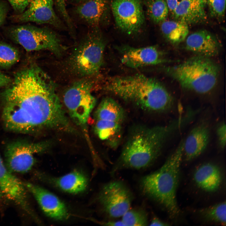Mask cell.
I'll list each match as a JSON object with an SVG mask.
<instances>
[{
    "label": "cell",
    "mask_w": 226,
    "mask_h": 226,
    "mask_svg": "<svg viewBox=\"0 0 226 226\" xmlns=\"http://www.w3.org/2000/svg\"><path fill=\"white\" fill-rule=\"evenodd\" d=\"M109 8L108 0H83L76 11L80 18L96 28L107 20Z\"/></svg>",
    "instance_id": "ac0fdd59"
},
{
    "label": "cell",
    "mask_w": 226,
    "mask_h": 226,
    "mask_svg": "<svg viewBox=\"0 0 226 226\" xmlns=\"http://www.w3.org/2000/svg\"><path fill=\"white\" fill-rule=\"evenodd\" d=\"M9 33L14 40L28 51L47 50L58 56L64 49L57 35L48 28L19 25L11 28Z\"/></svg>",
    "instance_id": "ba28073f"
},
{
    "label": "cell",
    "mask_w": 226,
    "mask_h": 226,
    "mask_svg": "<svg viewBox=\"0 0 226 226\" xmlns=\"http://www.w3.org/2000/svg\"><path fill=\"white\" fill-rule=\"evenodd\" d=\"M206 5L205 0H182L171 15L188 25L202 23L207 19Z\"/></svg>",
    "instance_id": "d6986e66"
},
{
    "label": "cell",
    "mask_w": 226,
    "mask_h": 226,
    "mask_svg": "<svg viewBox=\"0 0 226 226\" xmlns=\"http://www.w3.org/2000/svg\"><path fill=\"white\" fill-rule=\"evenodd\" d=\"M211 15L220 18L224 17L225 13L226 0H205Z\"/></svg>",
    "instance_id": "f1b7e54d"
},
{
    "label": "cell",
    "mask_w": 226,
    "mask_h": 226,
    "mask_svg": "<svg viewBox=\"0 0 226 226\" xmlns=\"http://www.w3.org/2000/svg\"><path fill=\"white\" fill-rule=\"evenodd\" d=\"M12 82L9 77L0 71V88L7 86Z\"/></svg>",
    "instance_id": "d6a6232c"
},
{
    "label": "cell",
    "mask_w": 226,
    "mask_h": 226,
    "mask_svg": "<svg viewBox=\"0 0 226 226\" xmlns=\"http://www.w3.org/2000/svg\"><path fill=\"white\" fill-rule=\"evenodd\" d=\"M94 131L101 140L105 141L111 146H115L120 138L121 123L102 120H95Z\"/></svg>",
    "instance_id": "603a6c76"
},
{
    "label": "cell",
    "mask_w": 226,
    "mask_h": 226,
    "mask_svg": "<svg viewBox=\"0 0 226 226\" xmlns=\"http://www.w3.org/2000/svg\"><path fill=\"white\" fill-rule=\"evenodd\" d=\"M184 140L158 170L145 176L140 181L146 196L163 205L172 217L180 212L176 199L180 168L183 155Z\"/></svg>",
    "instance_id": "277c9868"
},
{
    "label": "cell",
    "mask_w": 226,
    "mask_h": 226,
    "mask_svg": "<svg viewBox=\"0 0 226 226\" xmlns=\"http://www.w3.org/2000/svg\"><path fill=\"white\" fill-rule=\"evenodd\" d=\"M151 226H169L170 225L159 218L156 216H154L152 219L150 223Z\"/></svg>",
    "instance_id": "e575fe53"
},
{
    "label": "cell",
    "mask_w": 226,
    "mask_h": 226,
    "mask_svg": "<svg viewBox=\"0 0 226 226\" xmlns=\"http://www.w3.org/2000/svg\"><path fill=\"white\" fill-rule=\"evenodd\" d=\"M7 168L0 155V188L4 195L33 217L35 215L28 199L24 183Z\"/></svg>",
    "instance_id": "4fadbf2b"
},
{
    "label": "cell",
    "mask_w": 226,
    "mask_h": 226,
    "mask_svg": "<svg viewBox=\"0 0 226 226\" xmlns=\"http://www.w3.org/2000/svg\"><path fill=\"white\" fill-rule=\"evenodd\" d=\"M18 51L8 44L0 42V68H7L17 63L19 59Z\"/></svg>",
    "instance_id": "4316f807"
},
{
    "label": "cell",
    "mask_w": 226,
    "mask_h": 226,
    "mask_svg": "<svg viewBox=\"0 0 226 226\" xmlns=\"http://www.w3.org/2000/svg\"><path fill=\"white\" fill-rule=\"evenodd\" d=\"M193 180L196 185L203 190L213 192L219 188L222 176L219 167L211 163L202 164L195 170Z\"/></svg>",
    "instance_id": "ffe728a7"
},
{
    "label": "cell",
    "mask_w": 226,
    "mask_h": 226,
    "mask_svg": "<svg viewBox=\"0 0 226 226\" xmlns=\"http://www.w3.org/2000/svg\"><path fill=\"white\" fill-rule=\"evenodd\" d=\"M188 114L181 115L165 126H141L131 132L112 174L124 168L140 169L151 165L174 133L191 121Z\"/></svg>",
    "instance_id": "7a4b0ae2"
},
{
    "label": "cell",
    "mask_w": 226,
    "mask_h": 226,
    "mask_svg": "<svg viewBox=\"0 0 226 226\" xmlns=\"http://www.w3.org/2000/svg\"><path fill=\"white\" fill-rule=\"evenodd\" d=\"M185 48L198 55L210 58L218 54L221 44L211 33L205 30H201L187 36Z\"/></svg>",
    "instance_id": "2e32d148"
},
{
    "label": "cell",
    "mask_w": 226,
    "mask_h": 226,
    "mask_svg": "<svg viewBox=\"0 0 226 226\" xmlns=\"http://www.w3.org/2000/svg\"><path fill=\"white\" fill-rule=\"evenodd\" d=\"M147 14L155 24H160L166 19L169 10L165 0H144Z\"/></svg>",
    "instance_id": "d4e9b609"
},
{
    "label": "cell",
    "mask_w": 226,
    "mask_h": 226,
    "mask_svg": "<svg viewBox=\"0 0 226 226\" xmlns=\"http://www.w3.org/2000/svg\"><path fill=\"white\" fill-rule=\"evenodd\" d=\"M49 178L51 183L62 191L70 193H78L83 191L88 184L87 179L85 175L76 170L60 177Z\"/></svg>",
    "instance_id": "44dd1931"
},
{
    "label": "cell",
    "mask_w": 226,
    "mask_h": 226,
    "mask_svg": "<svg viewBox=\"0 0 226 226\" xmlns=\"http://www.w3.org/2000/svg\"><path fill=\"white\" fill-rule=\"evenodd\" d=\"M165 70L183 88L204 94L216 85L221 68L210 58L197 55Z\"/></svg>",
    "instance_id": "5b68a950"
},
{
    "label": "cell",
    "mask_w": 226,
    "mask_h": 226,
    "mask_svg": "<svg viewBox=\"0 0 226 226\" xmlns=\"http://www.w3.org/2000/svg\"><path fill=\"white\" fill-rule=\"evenodd\" d=\"M125 113L123 108L114 100L109 97L104 98L94 113L95 120H102L121 123Z\"/></svg>",
    "instance_id": "7402d4cb"
},
{
    "label": "cell",
    "mask_w": 226,
    "mask_h": 226,
    "mask_svg": "<svg viewBox=\"0 0 226 226\" xmlns=\"http://www.w3.org/2000/svg\"><path fill=\"white\" fill-rule=\"evenodd\" d=\"M226 125L223 122L218 126L216 130V134L218 144L222 148H224L226 145Z\"/></svg>",
    "instance_id": "f546056e"
},
{
    "label": "cell",
    "mask_w": 226,
    "mask_h": 226,
    "mask_svg": "<svg viewBox=\"0 0 226 226\" xmlns=\"http://www.w3.org/2000/svg\"><path fill=\"white\" fill-rule=\"evenodd\" d=\"M105 43L98 28L89 32L74 49L68 60L73 73L88 77L98 73L103 66Z\"/></svg>",
    "instance_id": "8992f818"
},
{
    "label": "cell",
    "mask_w": 226,
    "mask_h": 226,
    "mask_svg": "<svg viewBox=\"0 0 226 226\" xmlns=\"http://www.w3.org/2000/svg\"><path fill=\"white\" fill-rule=\"evenodd\" d=\"M55 83L35 64L15 73L2 94V117L8 131L32 133L45 129L71 131Z\"/></svg>",
    "instance_id": "6da1fadb"
},
{
    "label": "cell",
    "mask_w": 226,
    "mask_h": 226,
    "mask_svg": "<svg viewBox=\"0 0 226 226\" xmlns=\"http://www.w3.org/2000/svg\"><path fill=\"white\" fill-rule=\"evenodd\" d=\"M8 10L7 3L4 1H0V28L5 21Z\"/></svg>",
    "instance_id": "1f68e13d"
},
{
    "label": "cell",
    "mask_w": 226,
    "mask_h": 226,
    "mask_svg": "<svg viewBox=\"0 0 226 226\" xmlns=\"http://www.w3.org/2000/svg\"><path fill=\"white\" fill-rule=\"evenodd\" d=\"M133 196L123 182L114 181L105 184L98 195V201L103 211L109 217H122L129 209Z\"/></svg>",
    "instance_id": "9c48e42d"
},
{
    "label": "cell",
    "mask_w": 226,
    "mask_h": 226,
    "mask_svg": "<svg viewBox=\"0 0 226 226\" xmlns=\"http://www.w3.org/2000/svg\"><path fill=\"white\" fill-rule=\"evenodd\" d=\"M3 195V193L2 191V190L0 188V199H1V198L2 197Z\"/></svg>",
    "instance_id": "d590c367"
},
{
    "label": "cell",
    "mask_w": 226,
    "mask_h": 226,
    "mask_svg": "<svg viewBox=\"0 0 226 226\" xmlns=\"http://www.w3.org/2000/svg\"><path fill=\"white\" fill-rule=\"evenodd\" d=\"M121 54V61L126 66L138 68L149 66L156 65L169 60L156 46L134 47L128 45L117 47Z\"/></svg>",
    "instance_id": "7c38bea8"
},
{
    "label": "cell",
    "mask_w": 226,
    "mask_h": 226,
    "mask_svg": "<svg viewBox=\"0 0 226 226\" xmlns=\"http://www.w3.org/2000/svg\"><path fill=\"white\" fill-rule=\"evenodd\" d=\"M93 83L88 78L75 81L65 91L63 96L65 106L70 117L77 125L84 126L96 103L91 90Z\"/></svg>",
    "instance_id": "52a82bcc"
},
{
    "label": "cell",
    "mask_w": 226,
    "mask_h": 226,
    "mask_svg": "<svg viewBox=\"0 0 226 226\" xmlns=\"http://www.w3.org/2000/svg\"><path fill=\"white\" fill-rule=\"evenodd\" d=\"M14 10L20 13L24 12L28 6L30 0H8Z\"/></svg>",
    "instance_id": "4dcf8cb0"
},
{
    "label": "cell",
    "mask_w": 226,
    "mask_h": 226,
    "mask_svg": "<svg viewBox=\"0 0 226 226\" xmlns=\"http://www.w3.org/2000/svg\"><path fill=\"white\" fill-rule=\"evenodd\" d=\"M110 7L116 24L121 31L132 35L142 30L145 18L141 0H112Z\"/></svg>",
    "instance_id": "30bf717a"
},
{
    "label": "cell",
    "mask_w": 226,
    "mask_h": 226,
    "mask_svg": "<svg viewBox=\"0 0 226 226\" xmlns=\"http://www.w3.org/2000/svg\"><path fill=\"white\" fill-rule=\"evenodd\" d=\"M160 24L162 34L171 43H180L186 39L188 35V25L181 22L165 20Z\"/></svg>",
    "instance_id": "cb8c5ba5"
},
{
    "label": "cell",
    "mask_w": 226,
    "mask_h": 226,
    "mask_svg": "<svg viewBox=\"0 0 226 226\" xmlns=\"http://www.w3.org/2000/svg\"><path fill=\"white\" fill-rule=\"evenodd\" d=\"M46 143H31L23 141L8 145L5 152L6 165L12 172L24 173L30 170L35 162L34 155L44 150Z\"/></svg>",
    "instance_id": "8fae6325"
},
{
    "label": "cell",
    "mask_w": 226,
    "mask_h": 226,
    "mask_svg": "<svg viewBox=\"0 0 226 226\" xmlns=\"http://www.w3.org/2000/svg\"><path fill=\"white\" fill-rule=\"evenodd\" d=\"M182 0H165L168 6L169 12L171 14L173 13L178 4Z\"/></svg>",
    "instance_id": "836d02e7"
},
{
    "label": "cell",
    "mask_w": 226,
    "mask_h": 226,
    "mask_svg": "<svg viewBox=\"0 0 226 226\" xmlns=\"http://www.w3.org/2000/svg\"><path fill=\"white\" fill-rule=\"evenodd\" d=\"M53 0H30L28 8L15 17L19 22H32L61 28L62 23L53 8Z\"/></svg>",
    "instance_id": "5bb4252c"
},
{
    "label": "cell",
    "mask_w": 226,
    "mask_h": 226,
    "mask_svg": "<svg viewBox=\"0 0 226 226\" xmlns=\"http://www.w3.org/2000/svg\"><path fill=\"white\" fill-rule=\"evenodd\" d=\"M210 128L208 123L202 122L191 130L184 140L183 154L187 160H192L206 149L210 140Z\"/></svg>",
    "instance_id": "e0dca14e"
},
{
    "label": "cell",
    "mask_w": 226,
    "mask_h": 226,
    "mask_svg": "<svg viewBox=\"0 0 226 226\" xmlns=\"http://www.w3.org/2000/svg\"><path fill=\"white\" fill-rule=\"evenodd\" d=\"M104 89L149 111H168L174 105L173 97L161 83L143 74L110 78Z\"/></svg>",
    "instance_id": "3957f363"
},
{
    "label": "cell",
    "mask_w": 226,
    "mask_h": 226,
    "mask_svg": "<svg viewBox=\"0 0 226 226\" xmlns=\"http://www.w3.org/2000/svg\"><path fill=\"white\" fill-rule=\"evenodd\" d=\"M27 190L35 197L44 213L56 220H63L69 217L68 210L63 202L55 194L37 185L24 183Z\"/></svg>",
    "instance_id": "9a60e30c"
},
{
    "label": "cell",
    "mask_w": 226,
    "mask_h": 226,
    "mask_svg": "<svg viewBox=\"0 0 226 226\" xmlns=\"http://www.w3.org/2000/svg\"><path fill=\"white\" fill-rule=\"evenodd\" d=\"M122 217L125 226H146L148 223L147 214L142 209H129Z\"/></svg>",
    "instance_id": "83f0119b"
},
{
    "label": "cell",
    "mask_w": 226,
    "mask_h": 226,
    "mask_svg": "<svg viewBox=\"0 0 226 226\" xmlns=\"http://www.w3.org/2000/svg\"></svg>",
    "instance_id": "8d00e7d4"
},
{
    "label": "cell",
    "mask_w": 226,
    "mask_h": 226,
    "mask_svg": "<svg viewBox=\"0 0 226 226\" xmlns=\"http://www.w3.org/2000/svg\"><path fill=\"white\" fill-rule=\"evenodd\" d=\"M203 218L208 221L225 226L226 223V205L223 202L199 211Z\"/></svg>",
    "instance_id": "484cf974"
}]
</instances>
